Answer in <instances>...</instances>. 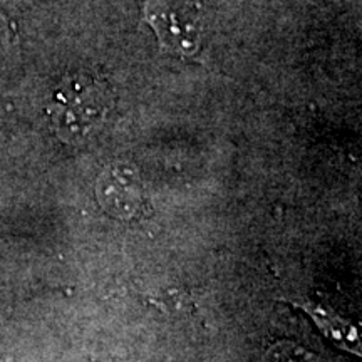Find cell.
Masks as SVG:
<instances>
[{
	"label": "cell",
	"mask_w": 362,
	"mask_h": 362,
	"mask_svg": "<svg viewBox=\"0 0 362 362\" xmlns=\"http://www.w3.org/2000/svg\"><path fill=\"white\" fill-rule=\"evenodd\" d=\"M112 94L103 79L90 74L67 76L47 106L51 126L66 143H79L96 131L110 111Z\"/></svg>",
	"instance_id": "1"
},
{
	"label": "cell",
	"mask_w": 362,
	"mask_h": 362,
	"mask_svg": "<svg viewBox=\"0 0 362 362\" xmlns=\"http://www.w3.org/2000/svg\"><path fill=\"white\" fill-rule=\"evenodd\" d=\"M143 17L166 52L192 56L200 47V13L188 0H143Z\"/></svg>",
	"instance_id": "2"
},
{
	"label": "cell",
	"mask_w": 362,
	"mask_h": 362,
	"mask_svg": "<svg viewBox=\"0 0 362 362\" xmlns=\"http://www.w3.org/2000/svg\"><path fill=\"white\" fill-rule=\"evenodd\" d=\"M99 203L117 218H131L143 206V188L131 171L112 170L99 180Z\"/></svg>",
	"instance_id": "3"
},
{
	"label": "cell",
	"mask_w": 362,
	"mask_h": 362,
	"mask_svg": "<svg viewBox=\"0 0 362 362\" xmlns=\"http://www.w3.org/2000/svg\"><path fill=\"white\" fill-rule=\"evenodd\" d=\"M264 362H315V357L297 344L282 341L265 352Z\"/></svg>",
	"instance_id": "4"
}]
</instances>
